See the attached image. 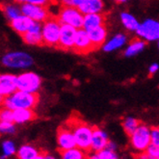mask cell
Wrapping results in <instances>:
<instances>
[{
    "label": "cell",
    "instance_id": "26",
    "mask_svg": "<svg viewBox=\"0 0 159 159\" xmlns=\"http://www.w3.org/2000/svg\"><path fill=\"white\" fill-rule=\"evenodd\" d=\"M86 151L75 147L66 151H61L60 159H87Z\"/></svg>",
    "mask_w": 159,
    "mask_h": 159
},
{
    "label": "cell",
    "instance_id": "20",
    "mask_svg": "<svg viewBox=\"0 0 159 159\" xmlns=\"http://www.w3.org/2000/svg\"><path fill=\"white\" fill-rule=\"evenodd\" d=\"M88 33L96 49L99 48L101 45H103L105 43L106 39H107V28L105 24L98 26L95 28V29H92L88 31Z\"/></svg>",
    "mask_w": 159,
    "mask_h": 159
},
{
    "label": "cell",
    "instance_id": "8",
    "mask_svg": "<svg viewBox=\"0 0 159 159\" xmlns=\"http://www.w3.org/2000/svg\"><path fill=\"white\" fill-rule=\"evenodd\" d=\"M139 38L145 40L146 42H154L159 41V21L155 20H144L140 24L136 32Z\"/></svg>",
    "mask_w": 159,
    "mask_h": 159
},
{
    "label": "cell",
    "instance_id": "40",
    "mask_svg": "<svg viewBox=\"0 0 159 159\" xmlns=\"http://www.w3.org/2000/svg\"><path fill=\"white\" fill-rule=\"evenodd\" d=\"M87 159H99V157L98 156L97 152H93L91 155H88L87 156Z\"/></svg>",
    "mask_w": 159,
    "mask_h": 159
},
{
    "label": "cell",
    "instance_id": "11",
    "mask_svg": "<svg viewBox=\"0 0 159 159\" xmlns=\"http://www.w3.org/2000/svg\"><path fill=\"white\" fill-rule=\"evenodd\" d=\"M77 30L78 29L72 26L62 24L61 36H60L58 48L63 50H73Z\"/></svg>",
    "mask_w": 159,
    "mask_h": 159
},
{
    "label": "cell",
    "instance_id": "37",
    "mask_svg": "<svg viewBox=\"0 0 159 159\" xmlns=\"http://www.w3.org/2000/svg\"><path fill=\"white\" fill-rule=\"evenodd\" d=\"M136 159H155V158H153L152 156H151L148 153H147L146 152H139V153H137Z\"/></svg>",
    "mask_w": 159,
    "mask_h": 159
},
{
    "label": "cell",
    "instance_id": "14",
    "mask_svg": "<svg viewBox=\"0 0 159 159\" xmlns=\"http://www.w3.org/2000/svg\"><path fill=\"white\" fill-rule=\"evenodd\" d=\"M22 41L28 44L33 46H40L43 44V39L42 34V23L35 21L31 29L21 36Z\"/></svg>",
    "mask_w": 159,
    "mask_h": 159
},
{
    "label": "cell",
    "instance_id": "17",
    "mask_svg": "<svg viewBox=\"0 0 159 159\" xmlns=\"http://www.w3.org/2000/svg\"><path fill=\"white\" fill-rule=\"evenodd\" d=\"M103 0H82L78 9L84 14H99L104 10Z\"/></svg>",
    "mask_w": 159,
    "mask_h": 159
},
{
    "label": "cell",
    "instance_id": "25",
    "mask_svg": "<svg viewBox=\"0 0 159 159\" xmlns=\"http://www.w3.org/2000/svg\"><path fill=\"white\" fill-rule=\"evenodd\" d=\"M2 11H3L4 16L7 18L9 21H11V20H14V18L22 15L20 5L14 2V1L6 2L5 4H3L2 5Z\"/></svg>",
    "mask_w": 159,
    "mask_h": 159
},
{
    "label": "cell",
    "instance_id": "33",
    "mask_svg": "<svg viewBox=\"0 0 159 159\" xmlns=\"http://www.w3.org/2000/svg\"><path fill=\"white\" fill-rule=\"evenodd\" d=\"M146 152L148 153L151 156H152L153 158L159 157V146L154 145V144H151L148 147Z\"/></svg>",
    "mask_w": 159,
    "mask_h": 159
},
{
    "label": "cell",
    "instance_id": "5",
    "mask_svg": "<svg viewBox=\"0 0 159 159\" xmlns=\"http://www.w3.org/2000/svg\"><path fill=\"white\" fill-rule=\"evenodd\" d=\"M129 143L137 153L146 152L148 147L152 144V128L141 124L129 136Z\"/></svg>",
    "mask_w": 159,
    "mask_h": 159
},
{
    "label": "cell",
    "instance_id": "6",
    "mask_svg": "<svg viewBox=\"0 0 159 159\" xmlns=\"http://www.w3.org/2000/svg\"><path fill=\"white\" fill-rule=\"evenodd\" d=\"M56 16L62 24L72 26L76 29L83 28L84 14L77 7L62 6Z\"/></svg>",
    "mask_w": 159,
    "mask_h": 159
},
{
    "label": "cell",
    "instance_id": "4",
    "mask_svg": "<svg viewBox=\"0 0 159 159\" xmlns=\"http://www.w3.org/2000/svg\"><path fill=\"white\" fill-rule=\"evenodd\" d=\"M2 65L6 68L14 70H25L33 66V57L24 51H11L8 52L1 59Z\"/></svg>",
    "mask_w": 159,
    "mask_h": 159
},
{
    "label": "cell",
    "instance_id": "12",
    "mask_svg": "<svg viewBox=\"0 0 159 159\" xmlns=\"http://www.w3.org/2000/svg\"><path fill=\"white\" fill-rule=\"evenodd\" d=\"M57 145L60 151H66L77 147L73 132L69 125L66 127L59 128L57 133Z\"/></svg>",
    "mask_w": 159,
    "mask_h": 159
},
{
    "label": "cell",
    "instance_id": "23",
    "mask_svg": "<svg viewBox=\"0 0 159 159\" xmlns=\"http://www.w3.org/2000/svg\"><path fill=\"white\" fill-rule=\"evenodd\" d=\"M36 118L33 109H16L14 110V123L16 125H23L31 121Z\"/></svg>",
    "mask_w": 159,
    "mask_h": 159
},
{
    "label": "cell",
    "instance_id": "31",
    "mask_svg": "<svg viewBox=\"0 0 159 159\" xmlns=\"http://www.w3.org/2000/svg\"><path fill=\"white\" fill-rule=\"evenodd\" d=\"M97 154L99 157V159H117L118 158L116 152L111 151V149H109L107 148L101 149L100 152H97Z\"/></svg>",
    "mask_w": 159,
    "mask_h": 159
},
{
    "label": "cell",
    "instance_id": "34",
    "mask_svg": "<svg viewBox=\"0 0 159 159\" xmlns=\"http://www.w3.org/2000/svg\"><path fill=\"white\" fill-rule=\"evenodd\" d=\"M62 6H70V7H79L82 0H57Z\"/></svg>",
    "mask_w": 159,
    "mask_h": 159
},
{
    "label": "cell",
    "instance_id": "45",
    "mask_svg": "<svg viewBox=\"0 0 159 159\" xmlns=\"http://www.w3.org/2000/svg\"><path fill=\"white\" fill-rule=\"evenodd\" d=\"M37 159H39V157H38V158H37Z\"/></svg>",
    "mask_w": 159,
    "mask_h": 159
},
{
    "label": "cell",
    "instance_id": "24",
    "mask_svg": "<svg viewBox=\"0 0 159 159\" xmlns=\"http://www.w3.org/2000/svg\"><path fill=\"white\" fill-rule=\"evenodd\" d=\"M120 20L123 26L130 32H137L140 24H141L132 14L128 12H121L120 15Z\"/></svg>",
    "mask_w": 159,
    "mask_h": 159
},
{
    "label": "cell",
    "instance_id": "21",
    "mask_svg": "<svg viewBox=\"0 0 159 159\" xmlns=\"http://www.w3.org/2000/svg\"><path fill=\"white\" fill-rule=\"evenodd\" d=\"M146 45L147 43L145 40L141 38L133 39L126 45V48L124 51V55L125 57H134V56L140 54L145 49Z\"/></svg>",
    "mask_w": 159,
    "mask_h": 159
},
{
    "label": "cell",
    "instance_id": "44",
    "mask_svg": "<svg viewBox=\"0 0 159 159\" xmlns=\"http://www.w3.org/2000/svg\"><path fill=\"white\" fill-rule=\"evenodd\" d=\"M117 159H120V158H119V157H118V158H117Z\"/></svg>",
    "mask_w": 159,
    "mask_h": 159
},
{
    "label": "cell",
    "instance_id": "7",
    "mask_svg": "<svg viewBox=\"0 0 159 159\" xmlns=\"http://www.w3.org/2000/svg\"><path fill=\"white\" fill-rule=\"evenodd\" d=\"M42 86V78L34 71H24L17 75V90L38 93Z\"/></svg>",
    "mask_w": 159,
    "mask_h": 159
},
{
    "label": "cell",
    "instance_id": "19",
    "mask_svg": "<svg viewBox=\"0 0 159 159\" xmlns=\"http://www.w3.org/2000/svg\"><path fill=\"white\" fill-rule=\"evenodd\" d=\"M106 17L103 13L99 14H88L84 15V22H83V29L86 31H90L92 29L104 25Z\"/></svg>",
    "mask_w": 159,
    "mask_h": 159
},
{
    "label": "cell",
    "instance_id": "2",
    "mask_svg": "<svg viewBox=\"0 0 159 159\" xmlns=\"http://www.w3.org/2000/svg\"><path fill=\"white\" fill-rule=\"evenodd\" d=\"M68 125L70 126L73 132L74 138H75L76 141V146L86 152L91 151L93 127L82 120H74L69 121Z\"/></svg>",
    "mask_w": 159,
    "mask_h": 159
},
{
    "label": "cell",
    "instance_id": "27",
    "mask_svg": "<svg viewBox=\"0 0 159 159\" xmlns=\"http://www.w3.org/2000/svg\"><path fill=\"white\" fill-rule=\"evenodd\" d=\"M140 125H141V123H140L139 120H137L134 117H130V116L125 117L123 120V123H121V126H123L124 131L128 136L131 135L135 131V130L138 128V126Z\"/></svg>",
    "mask_w": 159,
    "mask_h": 159
},
{
    "label": "cell",
    "instance_id": "38",
    "mask_svg": "<svg viewBox=\"0 0 159 159\" xmlns=\"http://www.w3.org/2000/svg\"><path fill=\"white\" fill-rule=\"evenodd\" d=\"M106 148H109V149H111V151H114V152H117V148H118L117 144L115 142H113V141H109V143H108V145H107Z\"/></svg>",
    "mask_w": 159,
    "mask_h": 159
},
{
    "label": "cell",
    "instance_id": "16",
    "mask_svg": "<svg viewBox=\"0 0 159 159\" xmlns=\"http://www.w3.org/2000/svg\"><path fill=\"white\" fill-rule=\"evenodd\" d=\"M9 22H10L11 28L16 33L22 36L31 29V27L35 21L31 20L30 17H28L24 15H20V16L14 18L13 20Z\"/></svg>",
    "mask_w": 159,
    "mask_h": 159
},
{
    "label": "cell",
    "instance_id": "30",
    "mask_svg": "<svg viewBox=\"0 0 159 159\" xmlns=\"http://www.w3.org/2000/svg\"><path fill=\"white\" fill-rule=\"evenodd\" d=\"M12 1L22 5L24 3H30V4H36V5H41V6H45V7H49L52 5L56 0H12Z\"/></svg>",
    "mask_w": 159,
    "mask_h": 159
},
{
    "label": "cell",
    "instance_id": "36",
    "mask_svg": "<svg viewBox=\"0 0 159 159\" xmlns=\"http://www.w3.org/2000/svg\"><path fill=\"white\" fill-rule=\"evenodd\" d=\"M159 70V65L157 63H152L151 66L148 67V74L149 75H153Z\"/></svg>",
    "mask_w": 159,
    "mask_h": 159
},
{
    "label": "cell",
    "instance_id": "28",
    "mask_svg": "<svg viewBox=\"0 0 159 159\" xmlns=\"http://www.w3.org/2000/svg\"><path fill=\"white\" fill-rule=\"evenodd\" d=\"M17 148L12 140H4L1 144V159H7L16 154Z\"/></svg>",
    "mask_w": 159,
    "mask_h": 159
},
{
    "label": "cell",
    "instance_id": "9",
    "mask_svg": "<svg viewBox=\"0 0 159 159\" xmlns=\"http://www.w3.org/2000/svg\"><path fill=\"white\" fill-rule=\"evenodd\" d=\"M21 7V13L22 15L30 17L31 20L37 22L43 23L45 21L48 17H50V13L48 11V7L30 4V3H24L20 5Z\"/></svg>",
    "mask_w": 159,
    "mask_h": 159
},
{
    "label": "cell",
    "instance_id": "1",
    "mask_svg": "<svg viewBox=\"0 0 159 159\" xmlns=\"http://www.w3.org/2000/svg\"><path fill=\"white\" fill-rule=\"evenodd\" d=\"M39 102L38 93H28L17 90L13 95L1 99L2 107L11 110L34 109Z\"/></svg>",
    "mask_w": 159,
    "mask_h": 159
},
{
    "label": "cell",
    "instance_id": "13",
    "mask_svg": "<svg viewBox=\"0 0 159 159\" xmlns=\"http://www.w3.org/2000/svg\"><path fill=\"white\" fill-rule=\"evenodd\" d=\"M17 91V75L12 73H3L0 75V97L1 99Z\"/></svg>",
    "mask_w": 159,
    "mask_h": 159
},
{
    "label": "cell",
    "instance_id": "32",
    "mask_svg": "<svg viewBox=\"0 0 159 159\" xmlns=\"http://www.w3.org/2000/svg\"><path fill=\"white\" fill-rule=\"evenodd\" d=\"M0 120L3 121H13L14 123V110L2 107L0 112Z\"/></svg>",
    "mask_w": 159,
    "mask_h": 159
},
{
    "label": "cell",
    "instance_id": "42",
    "mask_svg": "<svg viewBox=\"0 0 159 159\" xmlns=\"http://www.w3.org/2000/svg\"><path fill=\"white\" fill-rule=\"evenodd\" d=\"M158 48H159V41H158Z\"/></svg>",
    "mask_w": 159,
    "mask_h": 159
},
{
    "label": "cell",
    "instance_id": "43",
    "mask_svg": "<svg viewBox=\"0 0 159 159\" xmlns=\"http://www.w3.org/2000/svg\"><path fill=\"white\" fill-rule=\"evenodd\" d=\"M155 159H159V157H157V158H155Z\"/></svg>",
    "mask_w": 159,
    "mask_h": 159
},
{
    "label": "cell",
    "instance_id": "35",
    "mask_svg": "<svg viewBox=\"0 0 159 159\" xmlns=\"http://www.w3.org/2000/svg\"><path fill=\"white\" fill-rule=\"evenodd\" d=\"M152 144L159 146V126L152 127Z\"/></svg>",
    "mask_w": 159,
    "mask_h": 159
},
{
    "label": "cell",
    "instance_id": "10",
    "mask_svg": "<svg viewBox=\"0 0 159 159\" xmlns=\"http://www.w3.org/2000/svg\"><path fill=\"white\" fill-rule=\"evenodd\" d=\"M73 50L79 54H87L93 50H96L95 46H93L90 39L88 31L83 29V28L77 30Z\"/></svg>",
    "mask_w": 159,
    "mask_h": 159
},
{
    "label": "cell",
    "instance_id": "15",
    "mask_svg": "<svg viewBox=\"0 0 159 159\" xmlns=\"http://www.w3.org/2000/svg\"><path fill=\"white\" fill-rule=\"evenodd\" d=\"M109 141H110L109 136L103 129L98 127H93L91 151L93 152H100L101 149H103L107 147Z\"/></svg>",
    "mask_w": 159,
    "mask_h": 159
},
{
    "label": "cell",
    "instance_id": "39",
    "mask_svg": "<svg viewBox=\"0 0 159 159\" xmlns=\"http://www.w3.org/2000/svg\"><path fill=\"white\" fill-rule=\"evenodd\" d=\"M39 159H57V158L49 153H43L39 156Z\"/></svg>",
    "mask_w": 159,
    "mask_h": 159
},
{
    "label": "cell",
    "instance_id": "29",
    "mask_svg": "<svg viewBox=\"0 0 159 159\" xmlns=\"http://www.w3.org/2000/svg\"><path fill=\"white\" fill-rule=\"evenodd\" d=\"M0 132L11 135L16 132V124L13 121H0Z\"/></svg>",
    "mask_w": 159,
    "mask_h": 159
},
{
    "label": "cell",
    "instance_id": "41",
    "mask_svg": "<svg viewBox=\"0 0 159 159\" xmlns=\"http://www.w3.org/2000/svg\"><path fill=\"white\" fill-rule=\"evenodd\" d=\"M116 2H118V3H124V2H126L127 0H115Z\"/></svg>",
    "mask_w": 159,
    "mask_h": 159
},
{
    "label": "cell",
    "instance_id": "3",
    "mask_svg": "<svg viewBox=\"0 0 159 159\" xmlns=\"http://www.w3.org/2000/svg\"><path fill=\"white\" fill-rule=\"evenodd\" d=\"M62 23L57 16H50L42 23V34L43 44L50 48H58L61 36Z\"/></svg>",
    "mask_w": 159,
    "mask_h": 159
},
{
    "label": "cell",
    "instance_id": "22",
    "mask_svg": "<svg viewBox=\"0 0 159 159\" xmlns=\"http://www.w3.org/2000/svg\"><path fill=\"white\" fill-rule=\"evenodd\" d=\"M16 155L17 159H37L41 153L36 147L30 144H24L17 148Z\"/></svg>",
    "mask_w": 159,
    "mask_h": 159
},
{
    "label": "cell",
    "instance_id": "18",
    "mask_svg": "<svg viewBox=\"0 0 159 159\" xmlns=\"http://www.w3.org/2000/svg\"><path fill=\"white\" fill-rule=\"evenodd\" d=\"M127 43V37L124 33H119L109 39L102 45V48L105 52H112L123 48Z\"/></svg>",
    "mask_w": 159,
    "mask_h": 159
}]
</instances>
